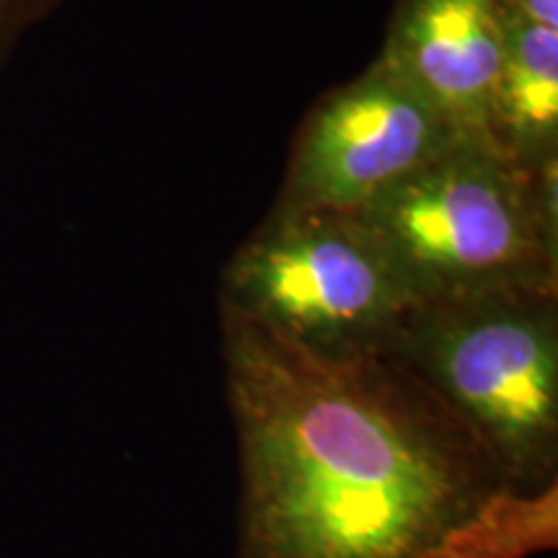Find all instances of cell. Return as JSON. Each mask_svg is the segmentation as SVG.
I'll return each mask as SVG.
<instances>
[{
    "label": "cell",
    "instance_id": "obj_1",
    "mask_svg": "<svg viewBox=\"0 0 558 558\" xmlns=\"http://www.w3.org/2000/svg\"><path fill=\"white\" fill-rule=\"evenodd\" d=\"M220 329L239 558H427L512 486L396 354L324 357L230 313Z\"/></svg>",
    "mask_w": 558,
    "mask_h": 558
},
{
    "label": "cell",
    "instance_id": "obj_2",
    "mask_svg": "<svg viewBox=\"0 0 558 558\" xmlns=\"http://www.w3.org/2000/svg\"><path fill=\"white\" fill-rule=\"evenodd\" d=\"M418 305L486 292H558V160L525 171L458 140L357 209Z\"/></svg>",
    "mask_w": 558,
    "mask_h": 558
},
{
    "label": "cell",
    "instance_id": "obj_3",
    "mask_svg": "<svg viewBox=\"0 0 558 558\" xmlns=\"http://www.w3.org/2000/svg\"><path fill=\"white\" fill-rule=\"evenodd\" d=\"M390 354L469 424L509 484H558V292L418 305Z\"/></svg>",
    "mask_w": 558,
    "mask_h": 558
},
{
    "label": "cell",
    "instance_id": "obj_4",
    "mask_svg": "<svg viewBox=\"0 0 558 558\" xmlns=\"http://www.w3.org/2000/svg\"><path fill=\"white\" fill-rule=\"evenodd\" d=\"M418 300L354 213L271 207L220 277V313L324 357H378Z\"/></svg>",
    "mask_w": 558,
    "mask_h": 558
},
{
    "label": "cell",
    "instance_id": "obj_5",
    "mask_svg": "<svg viewBox=\"0 0 558 558\" xmlns=\"http://www.w3.org/2000/svg\"><path fill=\"white\" fill-rule=\"evenodd\" d=\"M458 140L439 111L378 58L305 117L275 207L357 213Z\"/></svg>",
    "mask_w": 558,
    "mask_h": 558
},
{
    "label": "cell",
    "instance_id": "obj_6",
    "mask_svg": "<svg viewBox=\"0 0 558 558\" xmlns=\"http://www.w3.org/2000/svg\"><path fill=\"white\" fill-rule=\"evenodd\" d=\"M501 54L499 0H399L378 58L409 81L460 140L492 143Z\"/></svg>",
    "mask_w": 558,
    "mask_h": 558
},
{
    "label": "cell",
    "instance_id": "obj_7",
    "mask_svg": "<svg viewBox=\"0 0 558 558\" xmlns=\"http://www.w3.org/2000/svg\"><path fill=\"white\" fill-rule=\"evenodd\" d=\"M505 54L492 104V143L525 171L558 160V32L501 9Z\"/></svg>",
    "mask_w": 558,
    "mask_h": 558
},
{
    "label": "cell",
    "instance_id": "obj_8",
    "mask_svg": "<svg viewBox=\"0 0 558 558\" xmlns=\"http://www.w3.org/2000/svg\"><path fill=\"white\" fill-rule=\"evenodd\" d=\"M558 484L541 492L507 486L452 527L427 558H530L556 548Z\"/></svg>",
    "mask_w": 558,
    "mask_h": 558
},
{
    "label": "cell",
    "instance_id": "obj_9",
    "mask_svg": "<svg viewBox=\"0 0 558 558\" xmlns=\"http://www.w3.org/2000/svg\"><path fill=\"white\" fill-rule=\"evenodd\" d=\"M62 0H0V65L11 60L26 34L58 11Z\"/></svg>",
    "mask_w": 558,
    "mask_h": 558
},
{
    "label": "cell",
    "instance_id": "obj_10",
    "mask_svg": "<svg viewBox=\"0 0 558 558\" xmlns=\"http://www.w3.org/2000/svg\"><path fill=\"white\" fill-rule=\"evenodd\" d=\"M499 5L527 24L558 32V0H499Z\"/></svg>",
    "mask_w": 558,
    "mask_h": 558
}]
</instances>
